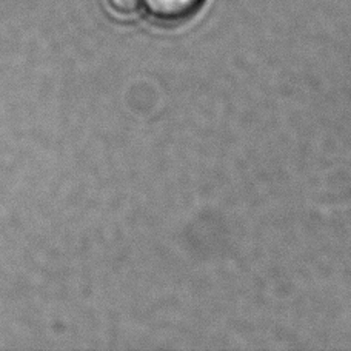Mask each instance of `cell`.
Returning <instances> with one entry per match:
<instances>
[{"label": "cell", "mask_w": 351, "mask_h": 351, "mask_svg": "<svg viewBox=\"0 0 351 351\" xmlns=\"http://www.w3.org/2000/svg\"><path fill=\"white\" fill-rule=\"evenodd\" d=\"M205 0H142V6L154 21L178 25L196 16Z\"/></svg>", "instance_id": "obj_1"}, {"label": "cell", "mask_w": 351, "mask_h": 351, "mask_svg": "<svg viewBox=\"0 0 351 351\" xmlns=\"http://www.w3.org/2000/svg\"><path fill=\"white\" fill-rule=\"evenodd\" d=\"M114 14L121 17H133L142 8V0H106Z\"/></svg>", "instance_id": "obj_2"}]
</instances>
